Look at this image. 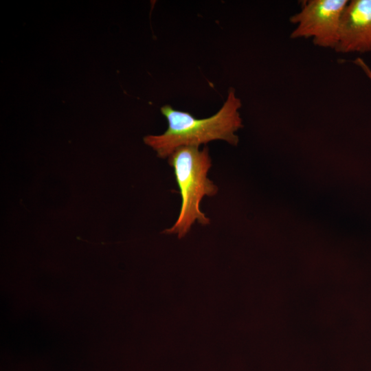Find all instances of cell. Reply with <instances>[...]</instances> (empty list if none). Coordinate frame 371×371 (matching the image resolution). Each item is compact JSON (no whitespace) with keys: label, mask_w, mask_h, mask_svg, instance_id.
I'll return each instance as SVG.
<instances>
[{"label":"cell","mask_w":371,"mask_h":371,"mask_svg":"<svg viewBox=\"0 0 371 371\" xmlns=\"http://www.w3.org/2000/svg\"><path fill=\"white\" fill-rule=\"evenodd\" d=\"M241 106L242 102L234 88L228 90L221 109L205 118H197L189 112L164 105L161 107V113L167 120L168 128L161 135H146L144 143L163 159L168 158L179 147H200L214 140L237 146L239 138L236 133L243 126L239 111Z\"/></svg>","instance_id":"cell-1"},{"label":"cell","mask_w":371,"mask_h":371,"mask_svg":"<svg viewBox=\"0 0 371 371\" xmlns=\"http://www.w3.org/2000/svg\"><path fill=\"white\" fill-rule=\"evenodd\" d=\"M168 162L173 168L181 197L179 216L174 225L163 231L166 234H177L184 237L196 221L202 225L210 224V220L201 210L200 203L204 196H214L218 190L207 177L212 167V159L207 146H181L168 157Z\"/></svg>","instance_id":"cell-2"},{"label":"cell","mask_w":371,"mask_h":371,"mask_svg":"<svg viewBox=\"0 0 371 371\" xmlns=\"http://www.w3.org/2000/svg\"><path fill=\"white\" fill-rule=\"evenodd\" d=\"M348 0H308L289 21L295 27L291 38H311L314 45L335 49Z\"/></svg>","instance_id":"cell-3"},{"label":"cell","mask_w":371,"mask_h":371,"mask_svg":"<svg viewBox=\"0 0 371 371\" xmlns=\"http://www.w3.org/2000/svg\"><path fill=\"white\" fill-rule=\"evenodd\" d=\"M334 50L342 54L371 52V0L348 1Z\"/></svg>","instance_id":"cell-4"},{"label":"cell","mask_w":371,"mask_h":371,"mask_svg":"<svg viewBox=\"0 0 371 371\" xmlns=\"http://www.w3.org/2000/svg\"><path fill=\"white\" fill-rule=\"evenodd\" d=\"M354 63L360 67V69L371 81V68L366 64V63L361 58H356Z\"/></svg>","instance_id":"cell-5"}]
</instances>
